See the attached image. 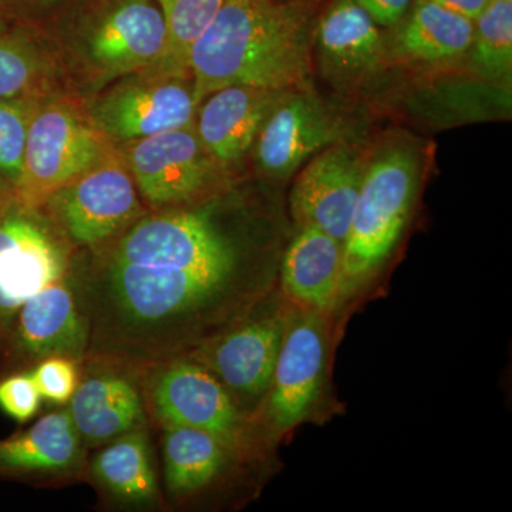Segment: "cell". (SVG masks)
Wrapping results in <instances>:
<instances>
[{
  "mask_svg": "<svg viewBox=\"0 0 512 512\" xmlns=\"http://www.w3.org/2000/svg\"><path fill=\"white\" fill-rule=\"evenodd\" d=\"M84 377L69 410L84 447L96 448L138 429H147L140 376L120 367L83 363Z\"/></svg>",
  "mask_w": 512,
  "mask_h": 512,
  "instance_id": "obj_14",
  "label": "cell"
},
{
  "mask_svg": "<svg viewBox=\"0 0 512 512\" xmlns=\"http://www.w3.org/2000/svg\"><path fill=\"white\" fill-rule=\"evenodd\" d=\"M313 40L323 76L339 89L359 86L382 69L379 25L353 0H336L320 16Z\"/></svg>",
  "mask_w": 512,
  "mask_h": 512,
  "instance_id": "obj_17",
  "label": "cell"
},
{
  "mask_svg": "<svg viewBox=\"0 0 512 512\" xmlns=\"http://www.w3.org/2000/svg\"><path fill=\"white\" fill-rule=\"evenodd\" d=\"M366 163L346 141L319 151L296 175L289 211L298 227L312 225L339 242L348 237Z\"/></svg>",
  "mask_w": 512,
  "mask_h": 512,
  "instance_id": "obj_11",
  "label": "cell"
},
{
  "mask_svg": "<svg viewBox=\"0 0 512 512\" xmlns=\"http://www.w3.org/2000/svg\"><path fill=\"white\" fill-rule=\"evenodd\" d=\"M127 167L148 202L173 205L190 201L210 184L215 160L192 126L134 140Z\"/></svg>",
  "mask_w": 512,
  "mask_h": 512,
  "instance_id": "obj_12",
  "label": "cell"
},
{
  "mask_svg": "<svg viewBox=\"0 0 512 512\" xmlns=\"http://www.w3.org/2000/svg\"><path fill=\"white\" fill-rule=\"evenodd\" d=\"M80 366L79 362L69 357H47L29 369V373L42 400L63 406L70 402L79 386L82 377Z\"/></svg>",
  "mask_w": 512,
  "mask_h": 512,
  "instance_id": "obj_28",
  "label": "cell"
},
{
  "mask_svg": "<svg viewBox=\"0 0 512 512\" xmlns=\"http://www.w3.org/2000/svg\"><path fill=\"white\" fill-rule=\"evenodd\" d=\"M421 160L409 144H390L366 164L362 187L343 242L342 275L335 313L369 291L392 258L412 218Z\"/></svg>",
  "mask_w": 512,
  "mask_h": 512,
  "instance_id": "obj_3",
  "label": "cell"
},
{
  "mask_svg": "<svg viewBox=\"0 0 512 512\" xmlns=\"http://www.w3.org/2000/svg\"><path fill=\"white\" fill-rule=\"evenodd\" d=\"M473 69L491 82H510L512 70V3L491 0L474 20L467 53Z\"/></svg>",
  "mask_w": 512,
  "mask_h": 512,
  "instance_id": "obj_25",
  "label": "cell"
},
{
  "mask_svg": "<svg viewBox=\"0 0 512 512\" xmlns=\"http://www.w3.org/2000/svg\"><path fill=\"white\" fill-rule=\"evenodd\" d=\"M147 412L165 426L194 427L234 447L249 463L265 456L254 429L207 367L180 357L141 372Z\"/></svg>",
  "mask_w": 512,
  "mask_h": 512,
  "instance_id": "obj_5",
  "label": "cell"
},
{
  "mask_svg": "<svg viewBox=\"0 0 512 512\" xmlns=\"http://www.w3.org/2000/svg\"><path fill=\"white\" fill-rule=\"evenodd\" d=\"M286 315L288 301L276 288L242 318L187 356L220 380L249 421L271 386Z\"/></svg>",
  "mask_w": 512,
  "mask_h": 512,
  "instance_id": "obj_6",
  "label": "cell"
},
{
  "mask_svg": "<svg viewBox=\"0 0 512 512\" xmlns=\"http://www.w3.org/2000/svg\"><path fill=\"white\" fill-rule=\"evenodd\" d=\"M285 93L232 84L205 97L195 131L215 163L241 160Z\"/></svg>",
  "mask_w": 512,
  "mask_h": 512,
  "instance_id": "obj_19",
  "label": "cell"
},
{
  "mask_svg": "<svg viewBox=\"0 0 512 512\" xmlns=\"http://www.w3.org/2000/svg\"><path fill=\"white\" fill-rule=\"evenodd\" d=\"M46 204L52 205L64 234L87 248L109 242L141 215L133 177L119 161L106 156Z\"/></svg>",
  "mask_w": 512,
  "mask_h": 512,
  "instance_id": "obj_8",
  "label": "cell"
},
{
  "mask_svg": "<svg viewBox=\"0 0 512 512\" xmlns=\"http://www.w3.org/2000/svg\"><path fill=\"white\" fill-rule=\"evenodd\" d=\"M20 208L0 217V340L19 309L46 286L66 278L70 266L59 241L29 217V210Z\"/></svg>",
  "mask_w": 512,
  "mask_h": 512,
  "instance_id": "obj_10",
  "label": "cell"
},
{
  "mask_svg": "<svg viewBox=\"0 0 512 512\" xmlns=\"http://www.w3.org/2000/svg\"><path fill=\"white\" fill-rule=\"evenodd\" d=\"M84 447L69 410L62 409L0 440V478L37 485H62L86 476Z\"/></svg>",
  "mask_w": 512,
  "mask_h": 512,
  "instance_id": "obj_15",
  "label": "cell"
},
{
  "mask_svg": "<svg viewBox=\"0 0 512 512\" xmlns=\"http://www.w3.org/2000/svg\"><path fill=\"white\" fill-rule=\"evenodd\" d=\"M291 2H303V3H305V0H291Z\"/></svg>",
  "mask_w": 512,
  "mask_h": 512,
  "instance_id": "obj_32",
  "label": "cell"
},
{
  "mask_svg": "<svg viewBox=\"0 0 512 512\" xmlns=\"http://www.w3.org/2000/svg\"><path fill=\"white\" fill-rule=\"evenodd\" d=\"M224 0H158L167 32L160 74L185 77L190 72V56L197 40L210 28Z\"/></svg>",
  "mask_w": 512,
  "mask_h": 512,
  "instance_id": "obj_24",
  "label": "cell"
},
{
  "mask_svg": "<svg viewBox=\"0 0 512 512\" xmlns=\"http://www.w3.org/2000/svg\"><path fill=\"white\" fill-rule=\"evenodd\" d=\"M167 45L161 10L150 0H123L90 39L93 59L116 72L158 66Z\"/></svg>",
  "mask_w": 512,
  "mask_h": 512,
  "instance_id": "obj_21",
  "label": "cell"
},
{
  "mask_svg": "<svg viewBox=\"0 0 512 512\" xmlns=\"http://www.w3.org/2000/svg\"><path fill=\"white\" fill-rule=\"evenodd\" d=\"M431 2L474 22L490 5L491 0H431Z\"/></svg>",
  "mask_w": 512,
  "mask_h": 512,
  "instance_id": "obj_31",
  "label": "cell"
},
{
  "mask_svg": "<svg viewBox=\"0 0 512 512\" xmlns=\"http://www.w3.org/2000/svg\"><path fill=\"white\" fill-rule=\"evenodd\" d=\"M474 22L431 0H419L402 23L394 50L419 64L453 62L467 55L473 42Z\"/></svg>",
  "mask_w": 512,
  "mask_h": 512,
  "instance_id": "obj_23",
  "label": "cell"
},
{
  "mask_svg": "<svg viewBox=\"0 0 512 512\" xmlns=\"http://www.w3.org/2000/svg\"><path fill=\"white\" fill-rule=\"evenodd\" d=\"M42 396L29 370L12 373L0 380V410L20 424L28 423L39 412Z\"/></svg>",
  "mask_w": 512,
  "mask_h": 512,
  "instance_id": "obj_29",
  "label": "cell"
},
{
  "mask_svg": "<svg viewBox=\"0 0 512 512\" xmlns=\"http://www.w3.org/2000/svg\"><path fill=\"white\" fill-rule=\"evenodd\" d=\"M342 262V242L302 225L282 255L279 291L298 308L335 316Z\"/></svg>",
  "mask_w": 512,
  "mask_h": 512,
  "instance_id": "obj_20",
  "label": "cell"
},
{
  "mask_svg": "<svg viewBox=\"0 0 512 512\" xmlns=\"http://www.w3.org/2000/svg\"><path fill=\"white\" fill-rule=\"evenodd\" d=\"M163 429L164 488L175 504L210 493L249 461L224 440L194 427Z\"/></svg>",
  "mask_w": 512,
  "mask_h": 512,
  "instance_id": "obj_18",
  "label": "cell"
},
{
  "mask_svg": "<svg viewBox=\"0 0 512 512\" xmlns=\"http://www.w3.org/2000/svg\"><path fill=\"white\" fill-rule=\"evenodd\" d=\"M9 362L28 370L47 357H69L80 365L89 348L86 319L66 278L46 286L16 313L6 333Z\"/></svg>",
  "mask_w": 512,
  "mask_h": 512,
  "instance_id": "obj_13",
  "label": "cell"
},
{
  "mask_svg": "<svg viewBox=\"0 0 512 512\" xmlns=\"http://www.w3.org/2000/svg\"><path fill=\"white\" fill-rule=\"evenodd\" d=\"M67 281L86 319L83 363L141 372L190 356L276 289L208 207L138 218ZM82 363V365H83Z\"/></svg>",
  "mask_w": 512,
  "mask_h": 512,
  "instance_id": "obj_1",
  "label": "cell"
},
{
  "mask_svg": "<svg viewBox=\"0 0 512 512\" xmlns=\"http://www.w3.org/2000/svg\"><path fill=\"white\" fill-rule=\"evenodd\" d=\"M333 318L288 302L274 377L251 420L265 453L302 424L323 423L336 413L338 402L330 379Z\"/></svg>",
  "mask_w": 512,
  "mask_h": 512,
  "instance_id": "obj_4",
  "label": "cell"
},
{
  "mask_svg": "<svg viewBox=\"0 0 512 512\" xmlns=\"http://www.w3.org/2000/svg\"><path fill=\"white\" fill-rule=\"evenodd\" d=\"M0 217H2V215H0Z\"/></svg>",
  "mask_w": 512,
  "mask_h": 512,
  "instance_id": "obj_34",
  "label": "cell"
},
{
  "mask_svg": "<svg viewBox=\"0 0 512 512\" xmlns=\"http://www.w3.org/2000/svg\"><path fill=\"white\" fill-rule=\"evenodd\" d=\"M103 157L101 134L72 110L50 106L33 114L16 201L30 211L43 207Z\"/></svg>",
  "mask_w": 512,
  "mask_h": 512,
  "instance_id": "obj_7",
  "label": "cell"
},
{
  "mask_svg": "<svg viewBox=\"0 0 512 512\" xmlns=\"http://www.w3.org/2000/svg\"><path fill=\"white\" fill-rule=\"evenodd\" d=\"M197 107L194 87L184 77L158 74L120 87L100 104L97 116L111 136L134 141L191 126Z\"/></svg>",
  "mask_w": 512,
  "mask_h": 512,
  "instance_id": "obj_16",
  "label": "cell"
},
{
  "mask_svg": "<svg viewBox=\"0 0 512 512\" xmlns=\"http://www.w3.org/2000/svg\"><path fill=\"white\" fill-rule=\"evenodd\" d=\"M505 2H511L512 3V0H505Z\"/></svg>",
  "mask_w": 512,
  "mask_h": 512,
  "instance_id": "obj_33",
  "label": "cell"
},
{
  "mask_svg": "<svg viewBox=\"0 0 512 512\" xmlns=\"http://www.w3.org/2000/svg\"><path fill=\"white\" fill-rule=\"evenodd\" d=\"M33 113L25 101L0 99V174L15 187L23 170Z\"/></svg>",
  "mask_w": 512,
  "mask_h": 512,
  "instance_id": "obj_26",
  "label": "cell"
},
{
  "mask_svg": "<svg viewBox=\"0 0 512 512\" xmlns=\"http://www.w3.org/2000/svg\"><path fill=\"white\" fill-rule=\"evenodd\" d=\"M377 25L393 28L402 22L413 0H353Z\"/></svg>",
  "mask_w": 512,
  "mask_h": 512,
  "instance_id": "obj_30",
  "label": "cell"
},
{
  "mask_svg": "<svg viewBox=\"0 0 512 512\" xmlns=\"http://www.w3.org/2000/svg\"><path fill=\"white\" fill-rule=\"evenodd\" d=\"M313 30L303 2L224 0L191 50L195 101L225 86L308 89Z\"/></svg>",
  "mask_w": 512,
  "mask_h": 512,
  "instance_id": "obj_2",
  "label": "cell"
},
{
  "mask_svg": "<svg viewBox=\"0 0 512 512\" xmlns=\"http://www.w3.org/2000/svg\"><path fill=\"white\" fill-rule=\"evenodd\" d=\"M36 80L35 57L18 40L0 32V99H19Z\"/></svg>",
  "mask_w": 512,
  "mask_h": 512,
  "instance_id": "obj_27",
  "label": "cell"
},
{
  "mask_svg": "<svg viewBox=\"0 0 512 512\" xmlns=\"http://www.w3.org/2000/svg\"><path fill=\"white\" fill-rule=\"evenodd\" d=\"M86 476L114 504L127 508L163 504L147 429L130 431L100 446L87 460Z\"/></svg>",
  "mask_w": 512,
  "mask_h": 512,
  "instance_id": "obj_22",
  "label": "cell"
},
{
  "mask_svg": "<svg viewBox=\"0 0 512 512\" xmlns=\"http://www.w3.org/2000/svg\"><path fill=\"white\" fill-rule=\"evenodd\" d=\"M348 124L308 89L285 93L256 137V161L274 180H289L319 151L346 141Z\"/></svg>",
  "mask_w": 512,
  "mask_h": 512,
  "instance_id": "obj_9",
  "label": "cell"
}]
</instances>
